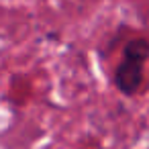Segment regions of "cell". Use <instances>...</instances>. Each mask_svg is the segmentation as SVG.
I'll return each mask as SVG.
<instances>
[{
	"label": "cell",
	"instance_id": "obj_1",
	"mask_svg": "<svg viewBox=\"0 0 149 149\" xmlns=\"http://www.w3.org/2000/svg\"><path fill=\"white\" fill-rule=\"evenodd\" d=\"M149 61V39L133 37L123 45V59L114 68V88L123 96H135L145 78V63Z\"/></svg>",
	"mask_w": 149,
	"mask_h": 149
}]
</instances>
